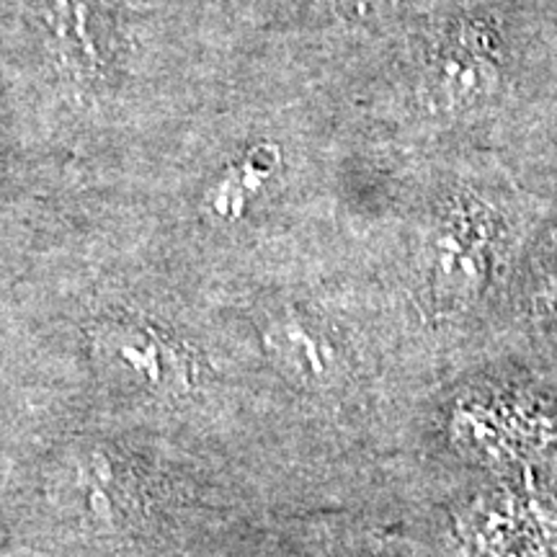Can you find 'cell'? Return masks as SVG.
<instances>
[{
  "label": "cell",
  "instance_id": "obj_2",
  "mask_svg": "<svg viewBox=\"0 0 557 557\" xmlns=\"http://www.w3.org/2000/svg\"><path fill=\"white\" fill-rule=\"evenodd\" d=\"M351 11H357L359 16H367V13L374 11H385V9H395L400 0H344Z\"/></svg>",
  "mask_w": 557,
  "mask_h": 557
},
{
  "label": "cell",
  "instance_id": "obj_1",
  "mask_svg": "<svg viewBox=\"0 0 557 557\" xmlns=\"http://www.w3.org/2000/svg\"><path fill=\"white\" fill-rule=\"evenodd\" d=\"M436 88L451 107L472 103L496 83V62L472 32L451 37L436 54Z\"/></svg>",
  "mask_w": 557,
  "mask_h": 557
}]
</instances>
